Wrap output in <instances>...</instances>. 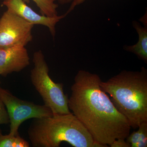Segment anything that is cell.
<instances>
[{"label": "cell", "instance_id": "obj_12", "mask_svg": "<svg viewBox=\"0 0 147 147\" xmlns=\"http://www.w3.org/2000/svg\"><path fill=\"white\" fill-rule=\"evenodd\" d=\"M28 142L19 136L7 135L0 136V147H29Z\"/></svg>", "mask_w": 147, "mask_h": 147}, {"label": "cell", "instance_id": "obj_5", "mask_svg": "<svg viewBox=\"0 0 147 147\" xmlns=\"http://www.w3.org/2000/svg\"><path fill=\"white\" fill-rule=\"evenodd\" d=\"M0 97L5 105L10 123L9 134H18L21 124L31 119L51 117L53 115L50 108L45 105H39L28 100L20 99L8 90L0 87Z\"/></svg>", "mask_w": 147, "mask_h": 147}, {"label": "cell", "instance_id": "obj_14", "mask_svg": "<svg viewBox=\"0 0 147 147\" xmlns=\"http://www.w3.org/2000/svg\"><path fill=\"white\" fill-rule=\"evenodd\" d=\"M110 146L111 147H130V145L126 142L125 139H116Z\"/></svg>", "mask_w": 147, "mask_h": 147}, {"label": "cell", "instance_id": "obj_19", "mask_svg": "<svg viewBox=\"0 0 147 147\" xmlns=\"http://www.w3.org/2000/svg\"><path fill=\"white\" fill-rule=\"evenodd\" d=\"M0 84H1V82H0Z\"/></svg>", "mask_w": 147, "mask_h": 147}, {"label": "cell", "instance_id": "obj_7", "mask_svg": "<svg viewBox=\"0 0 147 147\" xmlns=\"http://www.w3.org/2000/svg\"><path fill=\"white\" fill-rule=\"evenodd\" d=\"M2 5L6 7L7 10L16 14L30 24L47 27L53 38L56 35V25L65 17L64 14L50 17L38 14L27 5L23 0H4Z\"/></svg>", "mask_w": 147, "mask_h": 147}, {"label": "cell", "instance_id": "obj_15", "mask_svg": "<svg viewBox=\"0 0 147 147\" xmlns=\"http://www.w3.org/2000/svg\"><path fill=\"white\" fill-rule=\"evenodd\" d=\"M86 1V0H73L71 2V5L69 7L68 10L65 13L63 14L65 17L68 15L69 13L71 12L74 9L76 6L81 4Z\"/></svg>", "mask_w": 147, "mask_h": 147}, {"label": "cell", "instance_id": "obj_4", "mask_svg": "<svg viewBox=\"0 0 147 147\" xmlns=\"http://www.w3.org/2000/svg\"><path fill=\"white\" fill-rule=\"evenodd\" d=\"M32 61L34 67L31 70V81L42 97L44 105L50 108L53 114L71 113L68 96L64 92L63 84L55 83L51 79L49 67L41 50L34 53Z\"/></svg>", "mask_w": 147, "mask_h": 147}, {"label": "cell", "instance_id": "obj_18", "mask_svg": "<svg viewBox=\"0 0 147 147\" xmlns=\"http://www.w3.org/2000/svg\"><path fill=\"white\" fill-rule=\"evenodd\" d=\"M2 131L1 130V129H0V136H1V135H2Z\"/></svg>", "mask_w": 147, "mask_h": 147}, {"label": "cell", "instance_id": "obj_16", "mask_svg": "<svg viewBox=\"0 0 147 147\" xmlns=\"http://www.w3.org/2000/svg\"><path fill=\"white\" fill-rule=\"evenodd\" d=\"M139 21H141L142 23H143L144 26H147V11H146V13H145L144 15L140 18Z\"/></svg>", "mask_w": 147, "mask_h": 147}, {"label": "cell", "instance_id": "obj_10", "mask_svg": "<svg viewBox=\"0 0 147 147\" xmlns=\"http://www.w3.org/2000/svg\"><path fill=\"white\" fill-rule=\"evenodd\" d=\"M137 131L129 134L125 140L130 147H147V122L142 123Z\"/></svg>", "mask_w": 147, "mask_h": 147}, {"label": "cell", "instance_id": "obj_1", "mask_svg": "<svg viewBox=\"0 0 147 147\" xmlns=\"http://www.w3.org/2000/svg\"><path fill=\"white\" fill-rule=\"evenodd\" d=\"M96 74L80 70L71 86L68 107L91 134L95 142L110 146L117 139H125L131 127L100 86Z\"/></svg>", "mask_w": 147, "mask_h": 147}, {"label": "cell", "instance_id": "obj_11", "mask_svg": "<svg viewBox=\"0 0 147 147\" xmlns=\"http://www.w3.org/2000/svg\"><path fill=\"white\" fill-rule=\"evenodd\" d=\"M24 2L29 4L30 0H23ZM34 2L39 8L41 15L48 17H55L58 16L57 9L58 5L55 3L57 0H32Z\"/></svg>", "mask_w": 147, "mask_h": 147}, {"label": "cell", "instance_id": "obj_3", "mask_svg": "<svg viewBox=\"0 0 147 147\" xmlns=\"http://www.w3.org/2000/svg\"><path fill=\"white\" fill-rule=\"evenodd\" d=\"M28 133L34 147H59L63 142L74 147H93L95 142L88 130L71 113L33 119Z\"/></svg>", "mask_w": 147, "mask_h": 147}, {"label": "cell", "instance_id": "obj_17", "mask_svg": "<svg viewBox=\"0 0 147 147\" xmlns=\"http://www.w3.org/2000/svg\"><path fill=\"white\" fill-rule=\"evenodd\" d=\"M73 0H58V3L60 4L63 5L67 4L69 3L72 2Z\"/></svg>", "mask_w": 147, "mask_h": 147}, {"label": "cell", "instance_id": "obj_2", "mask_svg": "<svg viewBox=\"0 0 147 147\" xmlns=\"http://www.w3.org/2000/svg\"><path fill=\"white\" fill-rule=\"evenodd\" d=\"M100 86L112 97L111 101L128 120L131 127L138 128L147 122V69L123 70Z\"/></svg>", "mask_w": 147, "mask_h": 147}, {"label": "cell", "instance_id": "obj_13", "mask_svg": "<svg viewBox=\"0 0 147 147\" xmlns=\"http://www.w3.org/2000/svg\"><path fill=\"white\" fill-rule=\"evenodd\" d=\"M9 123L8 113L5 105L0 97V125Z\"/></svg>", "mask_w": 147, "mask_h": 147}, {"label": "cell", "instance_id": "obj_9", "mask_svg": "<svg viewBox=\"0 0 147 147\" xmlns=\"http://www.w3.org/2000/svg\"><path fill=\"white\" fill-rule=\"evenodd\" d=\"M132 26L138 35V41L131 45H125L123 49L134 54L139 59L147 63V26H142L138 21L132 22Z\"/></svg>", "mask_w": 147, "mask_h": 147}, {"label": "cell", "instance_id": "obj_8", "mask_svg": "<svg viewBox=\"0 0 147 147\" xmlns=\"http://www.w3.org/2000/svg\"><path fill=\"white\" fill-rule=\"evenodd\" d=\"M30 58L26 46L17 45L0 48V75L19 72L29 65Z\"/></svg>", "mask_w": 147, "mask_h": 147}, {"label": "cell", "instance_id": "obj_6", "mask_svg": "<svg viewBox=\"0 0 147 147\" xmlns=\"http://www.w3.org/2000/svg\"><path fill=\"white\" fill-rule=\"evenodd\" d=\"M34 26L7 10L0 18V48L26 46L32 40Z\"/></svg>", "mask_w": 147, "mask_h": 147}]
</instances>
